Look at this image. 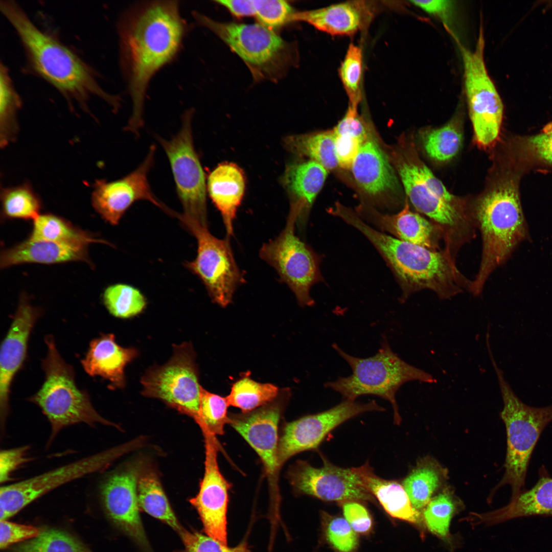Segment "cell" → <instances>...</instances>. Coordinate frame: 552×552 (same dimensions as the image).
Listing matches in <instances>:
<instances>
[{
	"instance_id": "31",
	"label": "cell",
	"mask_w": 552,
	"mask_h": 552,
	"mask_svg": "<svg viewBox=\"0 0 552 552\" xmlns=\"http://www.w3.org/2000/svg\"><path fill=\"white\" fill-rule=\"evenodd\" d=\"M364 487L377 499L391 517L416 523L420 514L411 504L402 485L394 480H387L376 475L368 463L353 467Z\"/></svg>"
},
{
	"instance_id": "18",
	"label": "cell",
	"mask_w": 552,
	"mask_h": 552,
	"mask_svg": "<svg viewBox=\"0 0 552 552\" xmlns=\"http://www.w3.org/2000/svg\"><path fill=\"white\" fill-rule=\"evenodd\" d=\"M156 147L152 145L143 162L125 176L113 181L101 179L95 181L91 195V204L96 211L111 225L118 224L126 211L134 202L148 201L156 206L175 216L154 194L148 175L153 163Z\"/></svg>"
},
{
	"instance_id": "29",
	"label": "cell",
	"mask_w": 552,
	"mask_h": 552,
	"mask_svg": "<svg viewBox=\"0 0 552 552\" xmlns=\"http://www.w3.org/2000/svg\"><path fill=\"white\" fill-rule=\"evenodd\" d=\"M538 516L552 517V477L544 466L540 468L538 479L532 488L511 498L506 505L479 517L492 524Z\"/></svg>"
},
{
	"instance_id": "4",
	"label": "cell",
	"mask_w": 552,
	"mask_h": 552,
	"mask_svg": "<svg viewBox=\"0 0 552 552\" xmlns=\"http://www.w3.org/2000/svg\"><path fill=\"white\" fill-rule=\"evenodd\" d=\"M518 179L513 176L499 182L478 201L472 214L482 239L480 263L469 290L474 296L481 294L492 272L525 236Z\"/></svg>"
},
{
	"instance_id": "17",
	"label": "cell",
	"mask_w": 552,
	"mask_h": 552,
	"mask_svg": "<svg viewBox=\"0 0 552 552\" xmlns=\"http://www.w3.org/2000/svg\"><path fill=\"white\" fill-rule=\"evenodd\" d=\"M323 465L313 467L304 461L291 466L288 478L294 491L326 501L374 503L375 498L363 486L354 468L335 466L322 456Z\"/></svg>"
},
{
	"instance_id": "26",
	"label": "cell",
	"mask_w": 552,
	"mask_h": 552,
	"mask_svg": "<svg viewBox=\"0 0 552 552\" xmlns=\"http://www.w3.org/2000/svg\"><path fill=\"white\" fill-rule=\"evenodd\" d=\"M328 171L317 162L307 160L288 164L282 181L290 201L289 211L297 216L296 224L305 225L314 201L321 190Z\"/></svg>"
},
{
	"instance_id": "24",
	"label": "cell",
	"mask_w": 552,
	"mask_h": 552,
	"mask_svg": "<svg viewBox=\"0 0 552 552\" xmlns=\"http://www.w3.org/2000/svg\"><path fill=\"white\" fill-rule=\"evenodd\" d=\"M383 232L399 240L433 250H440L443 240L440 228L432 221L410 209L406 201L403 209L395 214L381 213L371 208L359 212Z\"/></svg>"
},
{
	"instance_id": "38",
	"label": "cell",
	"mask_w": 552,
	"mask_h": 552,
	"mask_svg": "<svg viewBox=\"0 0 552 552\" xmlns=\"http://www.w3.org/2000/svg\"><path fill=\"white\" fill-rule=\"evenodd\" d=\"M279 395V388L271 383H262L245 377L234 383L226 397L229 406L247 413L267 405Z\"/></svg>"
},
{
	"instance_id": "9",
	"label": "cell",
	"mask_w": 552,
	"mask_h": 552,
	"mask_svg": "<svg viewBox=\"0 0 552 552\" xmlns=\"http://www.w3.org/2000/svg\"><path fill=\"white\" fill-rule=\"evenodd\" d=\"M489 355L496 372L503 401L500 416L507 433L505 471L496 489L509 485L511 498L525 490L529 463L538 441L552 421V404L537 407L524 403L516 395L498 366L492 352Z\"/></svg>"
},
{
	"instance_id": "44",
	"label": "cell",
	"mask_w": 552,
	"mask_h": 552,
	"mask_svg": "<svg viewBox=\"0 0 552 552\" xmlns=\"http://www.w3.org/2000/svg\"><path fill=\"white\" fill-rule=\"evenodd\" d=\"M339 75L349 99V105L358 107L362 99L363 54L353 43L347 49L339 68Z\"/></svg>"
},
{
	"instance_id": "25",
	"label": "cell",
	"mask_w": 552,
	"mask_h": 552,
	"mask_svg": "<svg viewBox=\"0 0 552 552\" xmlns=\"http://www.w3.org/2000/svg\"><path fill=\"white\" fill-rule=\"evenodd\" d=\"M351 169L356 183L369 196L386 198L398 189V179L387 157L369 137L361 145Z\"/></svg>"
},
{
	"instance_id": "47",
	"label": "cell",
	"mask_w": 552,
	"mask_h": 552,
	"mask_svg": "<svg viewBox=\"0 0 552 552\" xmlns=\"http://www.w3.org/2000/svg\"><path fill=\"white\" fill-rule=\"evenodd\" d=\"M455 504L448 491H444L431 499L425 509L423 515L427 527L433 534L442 538L449 534Z\"/></svg>"
},
{
	"instance_id": "55",
	"label": "cell",
	"mask_w": 552,
	"mask_h": 552,
	"mask_svg": "<svg viewBox=\"0 0 552 552\" xmlns=\"http://www.w3.org/2000/svg\"><path fill=\"white\" fill-rule=\"evenodd\" d=\"M231 552H250L246 542L244 540L235 547L231 549Z\"/></svg>"
},
{
	"instance_id": "16",
	"label": "cell",
	"mask_w": 552,
	"mask_h": 552,
	"mask_svg": "<svg viewBox=\"0 0 552 552\" xmlns=\"http://www.w3.org/2000/svg\"><path fill=\"white\" fill-rule=\"evenodd\" d=\"M384 409L375 400L361 403L344 400L329 409L286 423L279 441L280 467L298 453L317 449L331 431L346 421L366 412Z\"/></svg>"
},
{
	"instance_id": "28",
	"label": "cell",
	"mask_w": 552,
	"mask_h": 552,
	"mask_svg": "<svg viewBox=\"0 0 552 552\" xmlns=\"http://www.w3.org/2000/svg\"><path fill=\"white\" fill-rule=\"evenodd\" d=\"M210 197L220 212L227 237L234 235V222L245 190L243 172L237 165L224 163L210 173L206 183Z\"/></svg>"
},
{
	"instance_id": "15",
	"label": "cell",
	"mask_w": 552,
	"mask_h": 552,
	"mask_svg": "<svg viewBox=\"0 0 552 552\" xmlns=\"http://www.w3.org/2000/svg\"><path fill=\"white\" fill-rule=\"evenodd\" d=\"M141 383L144 396L160 399L196 422L201 385L191 343L175 346L171 359L163 366L148 370Z\"/></svg>"
},
{
	"instance_id": "52",
	"label": "cell",
	"mask_w": 552,
	"mask_h": 552,
	"mask_svg": "<svg viewBox=\"0 0 552 552\" xmlns=\"http://www.w3.org/2000/svg\"><path fill=\"white\" fill-rule=\"evenodd\" d=\"M358 107L349 105L346 113L334 128L335 135L356 137L364 142L369 138L365 123L358 112Z\"/></svg>"
},
{
	"instance_id": "40",
	"label": "cell",
	"mask_w": 552,
	"mask_h": 552,
	"mask_svg": "<svg viewBox=\"0 0 552 552\" xmlns=\"http://www.w3.org/2000/svg\"><path fill=\"white\" fill-rule=\"evenodd\" d=\"M11 552H93L76 537L58 529L40 531L36 537L14 546Z\"/></svg>"
},
{
	"instance_id": "19",
	"label": "cell",
	"mask_w": 552,
	"mask_h": 552,
	"mask_svg": "<svg viewBox=\"0 0 552 552\" xmlns=\"http://www.w3.org/2000/svg\"><path fill=\"white\" fill-rule=\"evenodd\" d=\"M142 471L141 466L135 464L111 473L101 483L100 492L113 523L145 552H153L139 513L137 486Z\"/></svg>"
},
{
	"instance_id": "50",
	"label": "cell",
	"mask_w": 552,
	"mask_h": 552,
	"mask_svg": "<svg viewBox=\"0 0 552 552\" xmlns=\"http://www.w3.org/2000/svg\"><path fill=\"white\" fill-rule=\"evenodd\" d=\"M344 518L357 534H367L372 529L371 515L360 502L348 501L340 503Z\"/></svg>"
},
{
	"instance_id": "23",
	"label": "cell",
	"mask_w": 552,
	"mask_h": 552,
	"mask_svg": "<svg viewBox=\"0 0 552 552\" xmlns=\"http://www.w3.org/2000/svg\"><path fill=\"white\" fill-rule=\"evenodd\" d=\"M377 12L371 1H352L304 11H296L293 21L305 22L333 36H352L367 29Z\"/></svg>"
},
{
	"instance_id": "51",
	"label": "cell",
	"mask_w": 552,
	"mask_h": 552,
	"mask_svg": "<svg viewBox=\"0 0 552 552\" xmlns=\"http://www.w3.org/2000/svg\"><path fill=\"white\" fill-rule=\"evenodd\" d=\"M28 446L1 450L0 452V482L5 484L12 479V473L31 459L28 456Z\"/></svg>"
},
{
	"instance_id": "20",
	"label": "cell",
	"mask_w": 552,
	"mask_h": 552,
	"mask_svg": "<svg viewBox=\"0 0 552 552\" xmlns=\"http://www.w3.org/2000/svg\"><path fill=\"white\" fill-rule=\"evenodd\" d=\"M204 473L195 497L190 500L202 521L205 533L226 544L228 491L231 485L221 474L217 462L215 436L203 433Z\"/></svg>"
},
{
	"instance_id": "37",
	"label": "cell",
	"mask_w": 552,
	"mask_h": 552,
	"mask_svg": "<svg viewBox=\"0 0 552 552\" xmlns=\"http://www.w3.org/2000/svg\"><path fill=\"white\" fill-rule=\"evenodd\" d=\"M1 215L4 219L35 220L42 206L41 199L29 182L1 189Z\"/></svg>"
},
{
	"instance_id": "1",
	"label": "cell",
	"mask_w": 552,
	"mask_h": 552,
	"mask_svg": "<svg viewBox=\"0 0 552 552\" xmlns=\"http://www.w3.org/2000/svg\"><path fill=\"white\" fill-rule=\"evenodd\" d=\"M186 30L178 2L158 1L135 5L118 24L120 62L132 109L125 129L138 135L145 100L155 74L178 53Z\"/></svg>"
},
{
	"instance_id": "6",
	"label": "cell",
	"mask_w": 552,
	"mask_h": 552,
	"mask_svg": "<svg viewBox=\"0 0 552 552\" xmlns=\"http://www.w3.org/2000/svg\"><path fill=\"white\" fill-rule=\"evenodd\" d=\"M333 349L350 366L352 374L339 377L324 384L341 395L344 400L355 401L363 395H374L389 401L394 411V422H401L396 396L404 383L418 381L432 383L436 380L431 375L404 361L391 349L383 336L377 353L367 358H359L347 353L336 343Z\"/></svg>"
},
{
	"instance_id": "11",
	"label": "cell",
	"mask_w": 552,
	"mask_h": 552,
	"mask_svg": "<svg viewBox=\"0 0 552 552\" xmlns=\"http://www.w3.org/2000/svg\"><path fill=\"white\" fill-rule=\"evenodd\" d=\"M194 110L186 111L179 132L170 140H157L168 158L178 197L183 208L179 219L207 224L206 190L205 174L195 149L192 118Z\"/></svg>"
},
{
	"instance_id": "32",
	"label": "cell",
	"mask_w": 552,
	"mask_h": 552,
	"mask_svg": "<svg viewBox=\"0 0 552 552\" xmlns=\"http://www.w3.org/2000/svg\"><path fill=\"white\" fill-rule=\"evenodd\" d=\"M29 238L83 248H87L92 243L108 244L106 241L75 227L62 217L50 213L40 214L33 220Z\"/></svg>"
},
{
	"instance_id": "49",
	"label": "cell",
	"mask_w": 552,
	"mask_h": 552,
	"mask_svg": "<svg viewBox=\"0 0 552 552\" xmlns=\"http://www.w3.org/2000/svg\"><path fill=\"white\" fill-rule=\"evenodd\" d=\"M38 528L12 522L7 520L0 521V548L6 549L10 545L23 542L37 537L40 532Z\"/></svg>"
},
{
	"instance_id": "34",
	"label": "cell",
	"mask_w": 552,
	"mask_h": 552,
	"mask_svg": "<svg viewBox=\"0 0 552 552\" xmlns=\"http://www.w3.org/2000/svg\"><path fill=\"white\" fill-rule=\"evenodd\" d=\"M284 144L291 152L315 161L328 171L338 166L333 130L290 135L284 139Z\"/></svg>"
},
{
	"instance_id": "42",
	"label": "cell",
	"mask_w": 552,
	"mask_h": 552,
	"mask_svg": "<svg viewBox=\"0 0 552 552\" xmlns=\"http://www.w3.org/2000/svg\"><path fill=\"white\" fill-rule=\"evenodd\" d=\"M228 406L226 397L209 392L201 386L199 412L196 422L202 433L215 436L224 434V426L228 422Z\"/></svg>"
},
{
	"instance_id": "39",
	"label": "cell",
	"mask_w": 552,
	"mask_h": 552,
	"mask_svg": "<svg viewBox=\"0 0 552 552\" xmlns=\"http://www.w3.org/2000/svg\"><path fill=\"white\" fill-rule=\"evenodd\" d=\"M515 160L519 169L552 167V131L519 136L513 143Z\"/></svg>"
},
{
	"instance_id": "13",
	"label": "cell",
	"mask_w": 552,
	"mask_h": 552,
	"mask_svg": "<svg viewBox=\"0 0 552 552\" xmlns=\"http://www.w3.org/2000/svg\"><path fill=\"white\" fill-rule=\"evenodd\" d=\"M180 221L193 234L197 243L195 259L187 262L186 266L200 279L214 303L222 307L227 306L238 287L245 282L229 238L220 239L214 236L208 224L187 219Z\"/></svg>"
},
{
	"instance_id": "46",
	"label": "cell",
	"mask_w": 552,
	"mask_h": 552,
	"mask_svg": "<svg viewBox=\"0 0 552 552\" xmlns=\"http://www.w3.org/2000/svg\"><path fill=\"white\" fill-rule=\"evenodd\" d=\"M321 524L327 542L337 552H355L359 545L356 533L344 518L322 511Z\"/></svg>"
},
{
	"instance_id": "48",
	"label": "cell",
	"mask_w": 552,
	"mask_h": 552,
	"mask_svg": "<svg viewBox=\"0 0 552 552\" xmlns=\"http://www.w3.org/2000/svg\"><path fill=\"white\" fill-rule=\"evenodd\" d=\"M185 548V552H231L228 547L208 535L190 532L183 528L179 533Z\"/></svg>"
},
{
	"instance_id": "41",
	"label": "cell",
	"mask_w": 552,
	"mask_h": 552,
	"mask_svg": "<svg viewBox=\"0 0 552 552\" xmlns=\"http://www.w3.org/2000/svg\"><path fill=\"white\" fill-rule=\"evenodd\" d=\"M103 300L109 312L120 318L140 313L146 305V299L139 290L125 284L108 286L103 293Z\"/></svg>"
},
{
	"instance_id": "33",
	"label": "cell",
	"mask_w": 552,
	"mask_h": 552,
	"mask_svg": "<svg viewBox=\"0 0 552 552\" xmlns=\"http://www.w3.org/2000/svg\"><path fill=\"white\" fill-rule=\"evenodd\" d=\"M140 508L150 516L166 523L178 534L183 527L172 510L157 474L151 470L142 471L137 486Z\"/></svg>"
},
{
	"instance_id": "3",
	"label": "cell",
	"mask_w": 552,
	"mask_h": 552,
	"mask_svg": "<svg viewBox=\"0 0 552 552\" xmlns=\"http://www.w3.org/2000/svg\"><path fill=\"white\" fill-rule=\"evenodd\" d=\"M342 219L363 234L383 257L401 287L402 302L423 290H431L441 300L469 291L471 281L444 248L429 249L376 230L352 210L346 212Z\"/></svg>"
},
{
	"instance_id": "5",
	"label": "cell",
	"mask_w": 552,
	"mask_h": 552,
	"mask_svg": "<svg viewBox=\"0 0 552 552\" xmlns=\"http://www.w3.org/2000/svg\"><path fill=\"white\" fill-rule=\"evenodd\" d=\"M396 163L410 203L440 228L444 249L455 260L462 247L476 237L472 215L425 165L402 158Z\"/></svg>"
},
{
	"instance_id": "12",
	"label": "cell",
	"mask_w": 552,
	"mask_h": 552,
	"mask_svg": "<svg viewBox=\"0 0 552 552\" xmlns=\"http://www.w3.org/2000/svg\"><path fill=\"white\" fill-rule=\"evenodd\" d=\"M297 217L289 212L286 225L279 235L262 246L260 258L273 267L293 292L301 306L314 304L310 291L322 280L319 258L295 233Z\"/></svg>"
},
{
	"instance_id": "2",
	"label": "cell",
	"mask_w": 552,
	"mask_h": 552,
	"mask_svg": "<svg viewBox=\"0 0 552 552\" xmlns=\"http://www.w3.org/2000/svg\"><path fill=\"white\" fill-rule=\"evenodd\" d=\"M0 10L20 42L26 70L56 89L70 108L77 104L89 112L88 103L95 97L114 111L119 110L120 98L102 87L94 68L57 38L39 29L16 2L1 1Z\"/></svg>"
},
{
	"instance_id": "22",
	"label": "cell",
	"mask_w": 552,
	"mask_h": 552,
	"mask_svg": "<svg viewBox=\"0 0 552 552\" xmlns=\"http://www.w3.org/2000/svg\"><path fill=\"white\" fill-rule=\"evenodd\" d=\"M40 311L22 294L0 350V418L4 426L9 411L11 385L25 360L31 332Z\"/></svg>"
},
{
	"instance_id": "14",
	"label": "cell",
	"mask_w": 552,
	"mask_h": 552,
	"mask_svg": "<svg viewBox=\"0 0 552 552\" xmlns=\"http://www.w3.org/2000/svg\"><path fill=\"white\" fill-rule=\"evenodd\" d=\"M459 45L466 95L475 137L481 146H489L498 138L503 107L486 67L482 27L480 28L474 50H469Z\"/></svg>"
},
{
	"instance_id": "30",
	"label": "cell",
	"mask_w": 552,
	"mask_h": 552,
	"mask_svg": "<svg viewBox=\"0 0 552 552\" xmlns=\"http://www.w3.org/2000/svg\"><path fill=\"white\" fill-rule=\"evenodd\" d=\"M72 261L90 263L87 248L28 238L2 252L0 266L6 268L23 263L51 264Z\"/></svg>"
},
{
	"instance_id": "43",
	"label": "cell",
	"mask_w": 552,
	"mask_h": 552,
	"mask_svg": "<svg viewBox=\"0 0 552 552\" xmlns=\"http://www.w3.org/2000/svg\"><path fill=\"white\" fill-rule=\"evenodd\" d=\"M423 143L426 153L430 158L444 162L457 154L461 148L462 135L453 123H449L426 133Z\"/></svg>"
},
{
	"instance_id": "45",
	"label": "cell",
	"mask_w": 552,
	"mask_h": 552,
	"mask_svg": "<svg viewBox=\"0 0 552 552\" xmlns=\"http://www.w3.org/2000/svg\"><path fill=\"white\" fill-rule=\"evenodd\" d=\"M296 11L283 0H249L248 17L257 18L259 24L274 31L293 21Z\"/></svg>"
},
{
	"instance_id": "53",
	"label": "cell",
	"mask_w": 552,
	"mask_h": 552,
	"mask_svg": "<svg viewBox=\"0 0 552 552\" xmlns=\"http://www.w3.org/2000/svg\"><path fill=\"white\" fill-rule=\"evenodd\" d=\"M363 143L354 136L335 134V150L338 166L351 169Z\"/></svg>"
},
{
	"instance_id": "36",
	"label": "cell",
	"mask_w": 552,
	"mask_h": 552,
	"mask_svg": "<svg viewBox=\"0 0 552 552\" xmlns=\"http://www.w3.org/2000/svg\"><path fill=\"white\" fill-rule=\"evenodd\" d=\"M442 470L436 463L425 459L420 462L403 480L402 485L417 510L427 505L440 486L443 475Z\"/></svg>"
},
{
	"instance_id": "21",
	"label": "cell",
	"mask_w": 552,
	"mask_h": 552,
	"mask_svg": "<svg viewBox=\"0 0 552 552\" xmlns=\"http://www.w3.org/2000/svg\"><path fill=\"white\" fill-rule=\"evenodd\" d=\"M277 398L271 402L247 413L228 416V422L260 457L270 487L277 488L279 471L278 427L284 400Z\"/></svg>"
},
{
	"instance_id": "35",
	"label": "cell",
	"mask_w": 552,
	"mask_h": 552,
	"mask_svg": "<svg viewBox=\"0 0 552 552\" xmlns=\"http://www.w3.org/2000/svg\"><path fill=\"white\" fill-rule=\"evenodd\" d=\"M21 98L11 78L8 66L0 64V146L4 148L17 139L19 132L17 120L22 107Z\"/></svg>"
},
{
	"instance_id": "54",
	"label": "cell",
	"mask_w": 552,
	"mask_h": 552,
	"mask_svg": "<svg viewBox=\"0 0 552 552\" xmlns=\"http://www.w3.org/2000/svg\"><path fill=\"white\" fill-rule=\"evenodd\" d=\"M410 2L426 13L438 17L448 25L452 12L453 2L450 1H411Z\"/></svg>"
},
{
	"instance_id": "8",
	"label": "cell",
	"mask_w": 552,
	"mask_h": 552,
	"mask_svg": "<svg viewBox=\"0 0 552 552\" xmlns=\"http://www.w3.org/2000/svg\"><path fill=\"white\" fill-rule=\"evenodd\" d=\"M193 16L211 30L245 63L255 81L277 82L298 61L294 42L258 24L220 22L198 12Z\"/></svg>"
},
{
	"instance_id": "7",
	"label": "cell",
	"mask_w": 552,
	"mask_h": 552,
	"mask_svg": "<svg viewBox=\"0 0 552 552\" xmlns=\"http://www.w3.org/2000/svg\"><path fill=\"white\" fill-rule=\"evenodd\" d=\"M48 352L42 360L45 379L40 388L28 400L37 405L51 428L48 445L64 428L79 423L118 425L105 419L94 408L88 394L76 384L73 367L60 355L52 335L44 339Z\"/></svg>"
},
{
	"instance_id": "10",
	"label": "cell",
	"mask_w": 552,
	"mask_h": 552,
	"mask_svg": "<svg viewBox=\"0 0 552 552\" xmlns=\"http://www.w3.org/2000/svg\"><path fill=\"white\" fill-rule=\"evenodd\" d=\"M140 447L135 439L0 488V519L7 520L49 492L107 468L125 453Z\"/></svg>"
},
{
	"instance_id": "27",
	"label": "cell",
	"mask_w": 552,
	"mask_h": 552,
	"mask_svg": "<svg viewBox=\"0 0 552 552\" xmlns=\"http://www.w3.org/2000/svg\"><path fill=\"white\" fill-rule=\"evenodd\" d=\"M137 355L136 349L118 345L113 334H103L90 341L81 364L89 376L108 380L111 388H122L125 385L124 368Z\"/></svg>"
}]
</instances>
